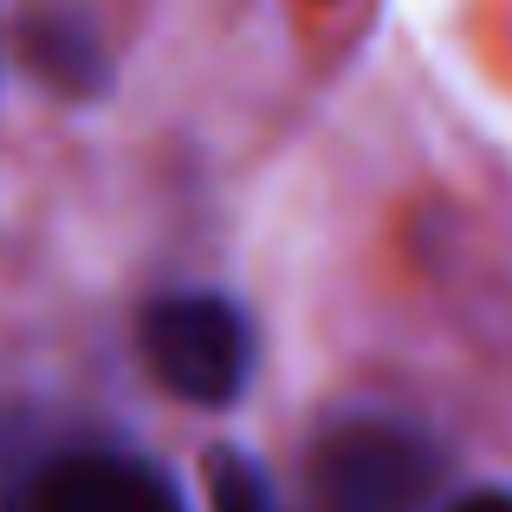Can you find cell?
I'll list each match as a JSON object with an SVG mask.
<instances>
[{"label":"cell","instance_id":"6da1fadb","mask_svg":"<svg viewBox=\"0 0 512 512\" xmlns=\"http://www.w3.org/2000/svg\"><path fill=\"white\" fill-rule=\"evenodd\" d=\"M137 350L188 409H227L253 383V318L221 292H163L143 305Z\"/></svg>","mask_w":512,"mask_h":512},{"label":"cell","instance_id":"7a4b0ae2","mask_svg":"<svg viewBox=\"0 0 512 512\" xmlns=\"http://www.w3.org/2000/svg\"><path fill=\"white\" fill-rule=\"evenodd\" d=\"M441 461L415 428L357 415L312 448V512H435Z\"/></svg>","mask_w":512,"mask_h":512},{"label":"cell","instance_id":"3957f363","mask_svg":"<svg viewBox=\"0 0 512 512\" xmlns=\"http://www.w3.org/2000/svg\"><path fill=\"white\" fill-rule=\"evenodd\" d=\"M0 512H188V506L156 461L85 441V448H59L33 461L0 493Z\"/></svg>","mask_w":512,"mask_h":512},{"label":"cell","instance_id":"277c9868","mask_svg":"<svg viewBox=\"0 0 512 512\" xmlns=\"http://www.w3.org/2000/svg\"><path fill=\"white\" fill-rule=\"evenodd\" d=\"M208 506L214 512H279V493L253 454L214 448L208 454Z\"/></svg>","mask_w":512,"mask_h":512},{"label":"cell","instance_id":"5b68a950","mask_svg":"<svg viewBox=\"0 0 512 512\" xmlns=\"http://www.w3.org/2000/svg\"><path fill=\"white\" fill-rule=\"evenodd\" d=\"M441 512H512V487H474L454 506H441Z\"/></svg>","mask_w":512,"mask_h":512}]
</instances>
